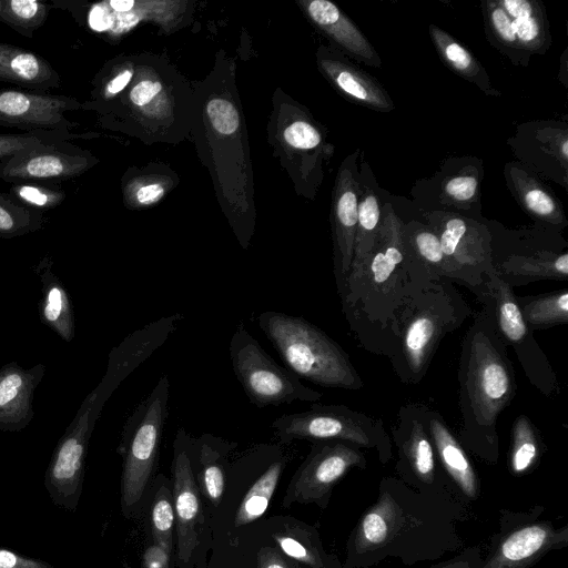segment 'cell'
Wrapping results in <instances>:
<instances>
[{
  "mask_svg": "<svg viewBox=\"0 0 568 568\" xmlns=\"http://www.w3.org/2000/svg\"><path fill=\"white\" fill-rule=\"evenodd\" d=\"M206 112L213 128L222 134H232L239 129L240 120L233 103L225 99H213Z\"/></svg>",
  "mask_w": 568,
  "mask_h": 568,
  "instance_id": "60d3db41",
  "label": "cell"
},
{
  "mask_svg": "<svg viewBox=\"0 0 568 568\" xmlns=\"http://www.w3.org/2000/svg\"><path fill=\"white\" fill-rule=\"evenodd\" d=\"M403 227L393 205L385 203L373 250L337 287L352 332L364 348L379 355L398 312L439 282L405 251Z\"/></svg>",
  "mask_w": 568,
  "mask_h": 568,
  "instance_id": "6da1fadb",
  "label": "cell"
},
{
  "mask_svg": "<svg viewBox=\"0 0 568 568\" xmlns=\"http://www.w3.org/2000/svg\"><path fill=\"white\" fill-rule=\"evenodd\" d=\"M419 407L426 430L443 467L467 497H475L477 477L463 446L437 410L424 404H419Z\"/></svg>",
  "mask_w": 568,
  "mask_h": 568,
  "instance_id": "44dd1931",
  "label": "cell"
},
{
  "mask_svg": "<svg viewBox=\"0 0 568 568\" xmlns=\"http://www.w3.org/2000/svg\"><path fill=\"white\" fill-rule=\"evenodd\" d=\"M510 18L513 31L524 49L545 54L551 45L549 23L542 3L536 0H498Z\"/></svg>",
  "mask_w": 568,
  "mask_h": 568,
  "instance_id": "484cf974",
  "label": "cell"
},
{
  "mask_svg": "<svg viewBox=\"0 0 568 568\" xmlns=\"http://www.w3.org/2000/svg\"><path fill=\"white\" fill-rule=\"evenodd\" d=\"M110 8L116 12H130L134 7L135 2L133 0H111L108 2Z\"/></svg>",
  "mask_w": 568,
  "mask_h": 568,
  "instance_id": "f907efd6",
  "label": "cell"
},
{
  "mask_svg": "<svg viewBox=\"0 0 568 568\" xmlns=\"http://www.w3.org/2000/svg\"><path fill=\"white\" fill-rule=\"evenodd\" d=\"M508 190L521 209L544 225L562 230L568 221L560 201L550 187L519 162H509L504 169Z\"/></svg>",
  "mask_w": 568,
  "mask_h": 568,
  "instance_id": "e0dca14e",
  "label": "cell"
},
{
  "mask_svg": "<svg viewBox=\"0 0 568 568\" xmlns=\"http://www.w3.org/2000/svg\"><path fill=\"white\" fill-rule=\"evenodd\" d=\"M368 168L367 163L362 161L358 178L357 224L351 267L358 265L368 256L381 224L382 205L375 189L369 185L372 179H367Z\"/></svg>",
  "mask_w": 568,
  "mask_h": 568,
  "instance_id": "f1b7e54d",
  "label": "cell"
},
{
  "mask_svg": "<svg viewBox=\"0 0 568 568\" xmlns=\"http://www.w3.org/2000/svg\"><path fill=\"white\" fill-rule=\"evenodd\" d=\"M161 90L162 84L160 82L144 80L131 89L129 99L134 105L142 106L149 103Z\"/></svg>",
  "mask_w": 568,
  "mask_h": 568,
  "instance_id": "bcb514c9",
  "label": "cell"
},
{
  "mask_svg": "<svg viewBox=\"0 0 568 568\" xmlns=\"http://www.w3.org/2000/svg\"><path fill=\"white\" fill-rule=\"evenodd\" d=\"M0 568H55L50 562L0 547Z\"/></svg>",
  "mask_w": 568,
  "mask_h": 568,
  "instance_id": "f6af8a7d",
  "label": "cell"
},
{
  "mask_svg": "<svg viewBox=\"0 0 568 568\" xmlns=\"http://www.w3.org/2000/svg\"><path fill=\"white\" fill-rule=\"evenodd\" d=\"M97 159L71 141L39 145L0 162V180L54 184L87 172Z\"/></svg>",
  "mask_w": 568,
  "mask_h": 568,
  "instance_id": "30bf717a",
  "label": "cell"
},
{
  "mask_svg": "<svg viewBox=\"0 0 568 568\" xmlns=\"http://www.w3.org/2000/svg\"><path fill=\"white\" fill-rule=\"evenodd\" d=\"M0 81L41 92L61 87L59 73L47 59L3 42H0Z\"/></svg>",
  "mask_w": 568,
  "mask_h": 568,
  "instance_id": "7402d4cb",
  "label": "cell"
},
{
  "mask_svg": "<svg viewBox=\"0 0 568 568\" xmlns=\"http://www.w3.org/2000/svg\"><path fill=\"white\" fill-rule=\"evenodd\" d=\"M8 195L18 205L45 212L58 207L67 197L64 190L45 183H14Z\"/></svg>",
  "mask_w": 568,
  "mask_h": 568,
  "instance_id": "f35d334b",
  "label": "cell"
},
{
  "mask_svg": "<svg viewBox=\"0 0 568 568\" xmlns=\"http://www.w3.org/2000/svg\"><path fill=\"white\" fill-rule=\"evenodd\" d=\"M43 212L23 207L8 193L0 192V239H12L41 230L45 224Z\"/></svg>",
  "mask_w": 568,
  "mask_h": 568,
  "instance_id": "d590c367",
  "label": "cell"
},
{
  "mask_svg": "<svg viewBox=\"0 0 568 568\" xmlns=\"http://www.w3.org/2000/svg\"><path fill=\"white\" fill-rule=\"evenodd\" d=\"M471 313L453 282H436L398 312L387 332L383 355L403 383L417 384L444 337L459 328Z\"/></svg>",
  "mask_w": 568,
  "mask_h": 568,
  "instance_id": "3957f363",
  "label": "cell"
},
{
  "mask_svg": "<svg viewBox=\"0 0 568 568\" xmlns=\"http://www.w3.org/2000/svg\"><path fill=\"white\" fill-rule=\"evenodd\" d=\"M517 302L530 331L544 329L568 322V292L566 290L517 297Z\"/></svg>",
  "mask_w": 568,
  "mask_h": 568,
  "instance_id": "d6a6232c",
  "label": "cell"
},
{
  "mask_svg": "<svg viewBox=\"0 0 568 568\" xmlns=\"http://www.w3.org/2000/svg\"><path fill=\"white\" fill-rule=\"evenodd\" d=\"M44 373L43 364L23 368L10 363L0 368V430L20 432L29 425L34 390Z\"/></svg>",
  "mask_w": 568,
  "mask_h": 568,
  "instance_id": "2e32d148",
  "label": "cell"
},
{
  "mask_svg": "<svg viewBox=\"0 0 568 568\" xmlns=\"http://www.w3.org/2000/svg\"><path fill=\"white\" fill-rule=\"evenodd\" d=\"M307 12L315 24L352 58L369 67H382V60L373 44L333 2L313 0L307 6Z\"/></svg>",
  "mask_w": 568,
  "mask_h": 568,
  "instance_id": "ffe728a7",
  "label": "cell"
},
{
  "mask_svg": "<svg viewBox=\"0 0 568 568\" xmlns=\"http://www.w3.org/2000/svg\"><path fill=\"white\" fill-rule=\"evenodd\" d=\"M51 9V3L36 0H4L0 21L21 36L32 38L45 22Z\"/></svg>",
  "mask_w": 568,
  "mask_h": 568,
  "instance_id": "e575fe53",
  "label": "cell"
},
{
  "mask_svg": "<svg viewBox=\"0 0 568 568\" xmlns=\"http://www.w3.org/2000/svg\"><path fill=\"white\" fill-rule=\"evenodd\" d=\"M271 428L282 445L293 440H339L356 447L376 448L382 456L388 455L390 449V439L381 419L345 405L313 403L304 412L275 418Z\"/></svg>",
  "mask_w": 568,
  "mask_h": 568,
  "instance_id": "8992f818",
  "label": "cell"
},
{
  "mask_svg": "<svg viewBox=\"0 0 568 568\" xmlns=\"http://www.w3.org/2000/svg\"><path fill=\"white\" fill-rule=\"evenodd\" d=\"M539 454V438L532 422L526 415L516 417L511 429L510 466L520 474L532 466Z\"/></svg>",
  "mask_w": 568,
  "mask_h": 568,
  "instance_id": "74e56055",
  "label": "cell"
},
{
  "mask_svg": "<svg viewBox=\"0 0 568 568\" xmlns=\"http://www.w3.org/2000/svg\"><path fill=\"white\" fill-rule=\"evenodd\" d=\"M567 527L560 530L537 524L513 531L483 568H526L542 554L567 541Z\"/></svg>",
  "mask_w": 568,
  "mask_h": 568,
  "instance_id": "ac0fdd59",
  "label": "cell"
},
{
  "mask_svg": "<svg viewBox=\"0 0 568 568\" xmlns=\"http://www.w3.org/2000/svg\"><path fill=\"white\" fill-rule=\"evenodd\" d=\"M403 244L405 251L436 281L455 282L439 240L427 224L419 221L404 223Z\"/></svg>",
  "mask_w": 568,
  "mask_h": 568,
  "instance_id": "f546056e",
  "label": "cell"
},
{
  "mask_svg": "<svg viewBox=\"0 0 568 568\" xmlns=\"http://www.w3.org/2000/svg\"><path fill=\"white\" fill-rule=\"evenodd\" d=\"M429 36L442 61L456 74L474 83L486 95L500 97L481 63L453 36L438 28L429 26Z\"/></svg>",
  "mask_w": 568,
  "mask_h": 568,
  "instance_id": "4316f807",
  "label": "cell"
},
{
  "mask_svg": "<svg viewBox=\"0 0 568 568\" xmlns=\"http://www.w3.org/2000/svg\"><path fill=\"white\" fill-rule=\"evenodd\" d=\"M497 273L514 288L540 280L566 281L568 253L539 251L532 254H510L496 264Z\"/></svg>",
  "mask_w": 568,
  "mask_h": 568,
  "instance_id": "d4e9b609",
  "label": "cell"
},
{
  "mask_svg": "<svg viewBox=\"0 0 568 568\" xmlns=\"http://www.w3.org/2000/svg\"><path fill=\"white\" fill-rule=\"evenodd\" d=\"M257 568H288L275 548L264 547L257 554Z\"/></svg>",
  "mask_w": 568,
  "mask_h": 568,
  "instance_id": "c3c4849f",
  "label": "cell"
},
{
  "mask_svg": "<svg viewBox=\"0 0 568 568\" xmlns=\"http://www.w3.org/2000/svg\"><path fill=\"white\" fill-rule=\"evenodd\" d=\"M191 436L179 428L174 439L173 493L176 521L178 560L186 565L197 546V529L202 524V506L190 458Z\"/></svg>",
  "mask_w": 568,
  "mask_h": 568,
  "instance_id": "5bb4252c",
  "label": "cell"
},
{
  "mask_svg": "<svg viewBox=\"0 0 568 568\" xmlns=\"http://www.w3.org/2000/svg\"><path fill=\"white\" fill-rule=\"evenodd\" d=\"M322 67L347 99L379 112L394 110V102L383 85L361 68L341 59H324Z\"/></svg>",
  "mask_w": 568,
  "mask_h": 568,
  "instance_id": "603a6c76",
  "label": "cell"
},
{
  "mask_svg": "<svg viewBox=\"0 0 568 568\" xmlns=\"http://www.w3.org/2000/svg\"><path fill=\"white\" fill-rule=\"evenodd\" d=\"M285 141L296 149L310 150L321 143L320 132L305 121H297L291 124L284 131Z\"/></svg>",
  "mask_w": 568,
  "mask_h": 568,
  "instance_id": "7bdbcfd3",
  "label": "cell"
},
{
  "mask_svg": "<svg viewBox=\"0 0 568 568\" xmlns=\"http://www.w3.org/2000/svg\"><path fill=\"white\" fill-rule=\"evenodd\" d=\"M479 169L465 166L452 174H445L438 182L436 203L455 207L459 212H470L479 206Z\"/></svg>",
  "mask_w": 568,
  "mask_h": 568,
  "instance_id": "1f68e13d",
  "label": "cell"
},
{
  "mask_svg": "<svg viewBox=\"0 0 568 568\" xmlns=\"http://www.w3.org/2000/svg\"><path fill=\"white\" fill-rule=\"evenodd\" d=\"M174 508L166 486H162L152 505L151 529L154 542L162 546L170 555L173 552Z\"/></svg>",
  "mask_w": 568,
  "mask_h": 568,
  "instance_id": "ab89813d",
  "label": "cell"
},
{
  "mask_svg": "<svg viewBox=\"0 0 568 568\" xmlns=\"http://www.w3.org/2000/svg\"><path fill=\"white\" fill-rule=\"evenodd\" d=\"M285 463V457L277 447L267 466L244 495L235 514V527L247 525L265 513L280 481Z\"/></svg>",
  "mask_w": 568,
  "mask_h": 568,
  "instance_id": "4dcf8cb0",
  "label": "cell"
},
{
  "mask_svg": "<svg viewBox=\"0 0 568 568\" xmlns=\"http://www.w3.org/2000/svg\"><path fill=\"white\" fill-rule=\"evenodd\" d=\"M486 36L489 42L516 64L526 65L529 55L519 44L511 27L510 18L498 0L481 2Z\"/></svg>",
  "mask_w": 568,
  "mask_h": 568,
  "instance_id": "836d02e7",
  "label": "cell"
},
{
  "mask_svg": "<svg viewBox=\"0 0 568 568\" xmlns=\"http://www.w3.org/2000/svg\"><path fill=\"white\" fill-rule=\"evenodd\" d=\"M458 382L463 442L495 448L498 417L516 396L517 384L507 346L486 306L463 338Z\"/></svg>",
  "mask_w": 568,
  "mask_h": 568,
  "instance_id": "7a4b0ae2",
  "label": "cell"
},
{
  "mask_svg": "<svg viewBox=\"0 0 568 568\" xmlns=\"http://www.w3.org/2000/svg\"><path fill=\"white\" fill-rule=\"evenodd\" d=\"M365 465L358 447L339 440L313 443L305 460L295 471L284 505L312 503L323 498L351 468Z\"/></svg>",
  "mask_w": 568,
  "mask_h": 568,
  "instance_id": "7c38bea8",
  "label": "cell"
},
{
  "mask_svg": "<svg viewBox=\"0 0 568 568\" xmlns=\"http://www.w3.org/2000/svg\"><path fill=\"white\" fill-rule=\"evenodd\" d=\"M437 235L454 281L473 290L496 270L493 237L488 227L466 215L448 211L424 213Z\"/></svg>",
  "mask_w": 568,
  "mask_h": 568,
  "instance_id": "9c48e42d",
  "label": "cell"
},
{
  "mask_svg": "<svg viewBox=\"0 0 568 568\" xmlns=\"http://www.w3.org/2000/svg\"><path fill=\"white\" fill-rule=\"evenodd\" d=\"M52 265L51 257L44 256L34 267V272L42 283L40 318L62 339L71 342L74 337L72 303L62 282L52 272Z\"/></svg>",
  "mask_w": 568,
  "mask_h": 568,
  "instance_id": "cb8c5ba5",
  "label": "cell"
},
{
  "mask_svg": "<svg viewBox=\"0 0 568 568\" xmlns=\"http://www.w3.org/2000/svg\"><path fill=\"white\" fill-rule=\"evenodd\" d=\"M170 382L162 375L151 393L128 417L118 447L122 456L121 507L129 516L156 467L160 443L169 415Z\"/></svg>",
  "mask_w": 568,
  "mask_h": 568,
  "instance_id": "5b68a950",
  "label": "cell"
},
{
  "mask_svg": "<svg viewBox=\"0 0 568 568\" xmlns=\"http://www.w3.org/2000/svg\"><path fill=\"white\" fill-rule=\"evenodd\" d=\"M132 75V69L125 68L116 72H110V74L105 78L99 77L98 80L93 81V83H97V88L93 92V94L97 97L95 99H113L125 89V87L130 83Z\"/></svg>",
  "mask_w": 568,
  "mask_h": 568,
  "instance_id": "ee69618b",
  "label": "cell"
},
{
  "mask_svg": "<svg viewBox=\"0 0 568 568\" xmlns=\"http://www.w3.org/2000/svg\"><path fill=\"white\" fill-rule=\"evenodd\" d=\"M81 109L72 97L27 89H0V126L32 130H71L79 126L64 113Z\"/></svg>",
  "mask_w": 568,
  "mask_h": 568,
  "instance_id": "4fadbf2b",
  "label": "cell"
},
{
  "mask_svg": "<svg viewBox=\"0 0 568 568\" xmlns=\"http://www.w3.org/2000/svg\"><path fill=\"white\" fill-rule=\"evenodd\" d=\"M3 3H4V0H0V13H1L2 9H3Z\"/></svg>",
  "mask_w": 568,
  "mask_h": 568,
  "instance_id": "f5cc1de1",
  "label": "cell"
},
{
  "mask_svg": "<svg viewBox=\"0 0 568 568\" xmlns=\"http://www.w3.org/2000/svg\"><path fill=\"white\" fill-rule=\"evenodd\" d=\"M171 555L160 545L150 546L143 556L145 568H169Z\"/></svg>",
  "mask_w": 568,
  "mask_h": 568,
  "instance_id": "7dc6e473",
  "label": "cell"
},
{
  "mask_svg": "<svg viewBox=\"0 0 568 568\" xmlns=\"http://www.w3.org/2000/svg\"><path fill=\"white\" fill-rule=\"evenodd\" d=\"M508 144L517 162L539 179L568 185V125L558 121H531L516 128Z\"/></svg>",
  "mask_w": 568,
  "mask_h": 568,
  "instance_id": "8fae6325",
  "label": "cell"
},
{
  "mask_svg": "<svg viewBox=\"0 0 568 568\" xmlns=\"http://www.w3.org/2000/svg\"><path fill=\"white\" fill-rule=\"evenodd\" d=\"M393 436L414 475L420 481L432 484L435 479L434 446L419 404H408L399 409Z\"/></svg>",
  "mask_w": 568,
  "mask_h": 568,
  "instance_id": "d6986e66",
  "label": "cell"
},
{
  "mask_svg": "<svg viewBox=\"0 0 568 568\" xmlns=\"http://www.w3.org/2000/svg\"><path fill=\"white\" fill-rule=\"evenodd\" d=\"M257 324L285 367L300 379L348 390L364 386L348 354L304 317L265 311L258 314Z\"/></svg>",
  "mask_w": 568,
  "mask_h": 568,
  "instance_id": "277c9868",
  "label": "cell"
},
{
  "mask_svg": "<svg viewBox=\"0 0 568 568\" xmlns=\"http://www.w3.org/2000/svg\"><path fill=\"white\" fill-rule=\"evenodd\" d=\"M470 291L490 311L500 339L515 349L529 382L545 395H551L558 388L556 376L523 318L514 288L495 270Z\"/></svg>",
  "mask_w": 568,
  "mask_h": 568,
  "instance_id": "ba28073f",
  "label": "cell"
},
{
  "mask_svg": "<svg viewBox=\"0 0 568 568\" xmlns=\"http://www.w3.org/2000/svg\"><path fill=\"white\" fill-rule=\"evenodd\" d=\"M164 194V189L162 185L153 183L141 186L135 192V199L140 204H151L158 202Z\"/></svg>",
  "mask_w": 568,
  "mask_h": 568,
  "instance_id": "681fc988",
  "label": "cell"
},
{
  "mask_svg": "<svg viewBox=\"0 0 568 568\" xmlns=\"http://www.w3.org/2000/svg\"><path fill=\"white\" fill-rule=\"evenodd\" d=\"M359 151L351 154L341 166L334 194V275L337 287L349 272L357 224Z\"/></svg>",
  "mask_w": 568,
  "mask_h": 568,
  "instance_id": "9a60e30c",
  "label": "cell"
},
{
  "mask_svg": "<svg viewBox=\"0 0 568 568\" xmlns=\"http://www.w3.org/2000/svg\"><path fill=\"white\" fill-rule=\"evenodd\" d=\"M437 568H470V567H469V562L466 560H456V561H450L448 564H445Z\"/></svg>",
  "mask_w": 568,
  "mask_h": 568,
  "instance_id": "816d5d0a",
  "label": "cell"
},
{
  "mask_svg": "<svg viewBox=\"0 0 568 568\" xmlns=\"http://www.w3.org/2000/svg\"><path fill=\"white\" fill-rule=\"evenodd\" d=\"M402 523V508L384 493L361 519L355 538L356 550L363 552L385 546L394 538Z\"/></svg>",
  "mask_w": 568,
  "mask_h": 568,
  "instance_id": "83f0119b",
  "label": "cell"
},
{
  "mask_svg": "<svg viewBox=\"0 0 568 568\" xmlns=\"http://www.w3.org/2000/svg\"><path fill=\"white\" fill-rule=\"evenodd\" d=\"M230 358L236 379L251 404L258 408L293 402L317 403L323 394L304 385L286 367L278 365L243 323L230 341Z\"/></svg>",
  "mask_w": 568,
  "mask_h": 568,
  "instance_id": "52a82bcc",
  "label": "cell"
},
{
  "mask_svg": "<svg viewBox=\"0 0 568 568\" xmlns=\"http://www.w3.org/2000/svg\"><path fill=\"white\" fill-rule=\"evenodd\" d=\"M274 539L282 551L312 568H325L315 549L292 535L277 534Z\"/></svg>",
  "mask_w": 568,
  "mask_h": 568,
  "instance_id": "b9f144b4",
  "label": "cell"
},
{
  "mask_svg": "<svg viewBox=\"0 0 568 568\" xmlns=\"http://www.w3.org/2000/svg\"><path fill=\"white\" fill-rule=\"evenodd\" d=\"M89 136L90 134L73 133L71 130H32L22 133H0V162L39 145Z\"/></svg>",
  "mask_w": 568,
  "mask_h": 568,
  "instance_id": "8d00e7d4",
  "label": "cell"
}]
</instances>
